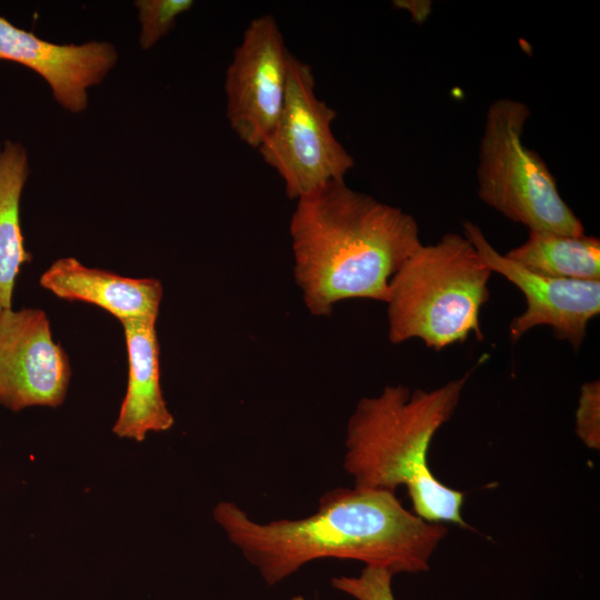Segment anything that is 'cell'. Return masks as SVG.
<instances>
[{
    "instance_id": "3957f363",
    "label": "cell",
    "mask_w": 600,
    "mask_h": 600,
    "mask_svg": "<svg viewBox=\"0 0 600 600\" xmlns=\"http://www.w3.org/2000/svg\"><path fill=\"white\" fill-rule=\"evenodd\" d=\"M470 373L431 390L387 386L378 396L362 398L344 440L343 466L354 487L394 492L404 486L418 517L466 526L464 494L432 474L428 452L438 430L453 416Z\"/></svg>"
},
{
    "instance_id": "30bf717a",
    "label": "cell",
    "mask_w": 600,
    "mask_h": 600,
    "mask_svg": "<svg viewBox=\"0 0 600 600\" xmlns=\"http://www.w3.org/2000/svg\"><path fill=\"white\" fill-rule=\"evenodd\" d=\"M0 60L33 70L63 109L80 113L88 107V89L103 81L116 66L118 52L107 41L53 43L0 16Z\"/></svg>"
},
{
    "instance_id": "d6986e66",
    "label": "cell",
    "mask_w": 600,
    "mask_h": 600,
    "mask_svg": "<svg viewBox=\"0 0 600 600\" xmlns=\"http://www.w3.org/2000/svg\"><path fill=\"white\" fill-rule=\"evenodd\" d=\"M291 600H304V598L298 596V597L292 598Z\"/></svg>"
},
{
    "instance_id": "7a4b0ae2",
    "label": "cell",
    "mask_w": 600,
    "mask_h": 600,
    "mask_svg": "<svg viewBox=\"0 0 600 600\" xmlns=\"http://www.w3.org/2000/svg\"><path fill=\"white\" fill-rule=\"evenodd\" d=\"M289 230L294 279L314 317L349 299L386 303L392 276L422 244L411 214L344 180L297 199Z\"/></svg>"
},
{
    "instance_id": "e0dca14e",
    "label": "cell",
    "mask_w": 600,
    "mask_h": 600,
    "mask_svg": "<svg viewBox=\"0 0 600 600\" xmlns=\"http://www.w3.org/2000/svg\"><path fill=\"white\" fill-rule=\"evenodd\" d=\"M576 433L590 449H600V382L582 384L576 410Z\"/></svg>"
},
{
    "instance_id": "5bb4252c",
    "label": "cell",
    "mask_w": 600,
    "mask_h": 600,
    "mask_svg": "<svg viewBox=\"0 0 600 600\" xmlns=\"http://www.w3.org/2000/svg\"><path fill=\"white\" fill-rule=\"evenodd\" d=\"M504 256L539 274L600 280V240L594 236L529 231L528 239Z\"/></svg>"
},
{
    "instance_id": "277c9868",
    "label": "cell",
    "mask_w": 600,
    "mask_h": 600,
    "mask_svg": "<svg viewBox=\"0 0 600 600\" xmlns=\"http://www.w3.org/2000/svg\"><path fill=\"white\" fill-rule=\"evenodd\" d=\"M491 274L464 234L450 232L422 243L389 282L390 342L416 338L440 351L471 334L481 341L480 312L490 297Z\"/></svg>"
},
{
    "instance_id": "2e32d148",
    "label": "cell",
    "mask_w": 600,
    "mask_h": 600,
    "mask_svg": "<svg viewBox=\"0 0 600 600\" xmlns=\"http://www.w3.org/2000/svg\"><path fill=\"white\" fill-rule=\"evenodd\" d=\"M392 574L382 568L364 567L358 577H334L332 587L357 600H396Z\"/></svg>"
},
{
    "instance_id": "4fadbf2b",
    "label": "cell",
    "mask_w": 600,
    "mask_h": 600,
    "mask_svg": "<svg viewBox=\"0 0 600 600\" xmlns=\"http://www.w3.org/2000/svg\"><path fill=\"white\" fill-rule=\"evenodd\" d=\"M28 177L24 147L10 140L0 143V313L11 309L17 276L32 259L20 224V200Z\"/></svg>"
},
{
    "instance_id": "52a82bcc",
    "label": "cell",
    "mask_w": 600,
    "mask_h": 600,
    "mask_svg": "<svg viewBox=\"0 0 600 600\" xmlns=\"http://www.w3.org/2000/svg\"><path fill=\"white\" fill-rule=\"evenodd\" d=\"M271 14L253 19L226 72L227 118L237 137L258 149L281 114L291 60Z\"/></svg>"
},
{
    "instance_id": "5b68a950",
    "label": "cell",
    "mask_w": 600,
    "mask_h": 600,
    "mask_svg": "<svg viewBox=\"0 0 600 600\" xmlns=\"http://www.w3.org/2000/svg\"><path fill=\"white\" fill-rule=\"evenodd\" d=\"M530 117L523 101L499 98L490 103L479 143L478 197L529 231L583 234L582 222L561 197L547 163L523 141Z\"/></svg>"
},
{
    "instance_id": "9c48e42d",
    "label": "cell",
    "mask_w": 600,
    "mask_h": 600,
    "mask_svg": "<svg viewBox=\"0 0 600 600\" xmlns=\"http://www.w3.org/2000/svg\"><path fill=\"white\" fill-rule=\"evenodd\" d=\"M70 377L69 358L52 339L43 310L11 308L0 313V403L13 411L59 407Z\"/></svg>"
},
{
    "instance_id": "ac0fdd59",
    "label": "cell",
    "mask_w": 600,
    "mask_h": 600,
    "mask_svg": "<svg viewBox=\"0 0 600 600\" xmlns=\"http://www.w3.org/2000/svg\"><path fill=\"white\" fill-rule=\"evenodd\" d=\"M393 3L396 7L407 10L418 22L423 21L429 13L428 8L430 7V4H426V2L394 1Z\"/></svg>"
},
{
    "instance_id": "9a60e30c",
    "label": "cell",
    "mask_w": 600,
    "mask_h": 600,
    "mask_svg": "<svg viewBox=\"0 0 600 600\" xmlns=\"http://www.w3.org/2000/svg\"><path fill=\"white\" fill-rule=\"evenodd\" d=\"M193 4L192 0L134 1L141 24L140 47L144 50L152 48L174 27L177 18L190 10Z\"/></svg>"
},
{
    "instance_id": "8fae6325",
    "label": "cell",
    "mask_w": 600,
    "mask_h": 600,
    "mask_svg": "<svg viewBox=\"0 0 600 600\" xmlns=\"http://www.w3.org/2000/svg\"><path fill=\"white\" fill-rule=\"evenodd\" d=\"M40 284L61 299L98 306L120 322H157L163 292L159 280L121 277L86 267L72 257L54 261Z\"/></svg>"
},
{
    "instance_id": "8992f818",
    "label": "cell",
    "mask_w": 600,
    "mask_h": 600,
    "mask_svg": "<svg viewBox=\"0 0 600 600\" xmlns=\"http://www.w3.org/2000/svg\"><path fill=\"white\" fill-rule=\"evenodd\" d=\"M310 64L291 56L284 104L278 122L258 148L262 159L299 199L331 181L344 180L354 159L336 138L337 111L314 91Z\"/></svg>"
},
{
    "instance_id": "6da1fadb",
    "label": "cell",
    "mask_w": 600,
    "mask_h": 600,
    "mask_svg": "<svg viewBox=\"0 0 600 600\" xmlns=\"http://www.w3.org/2000/svg\"><path fill=\"white\" fill-rule=\"evenodd\" d=\"M213 518L268 586L324 558L358 560L392 576L423 572L448 532L408 511L394 492L357 487L328 491L314 513L298 520L256 522L230 501L219 502Z\"/></svg>"
},
{
    "instance_id": "ba28073f",
    "label": "cell",
    "mask_w": 600,
    "mask_h": 600,
    "mask_svg": "<svg viewBox=\"0 0 600 600\" xmlns=\"http://www.w3.org/2000/svg\"><path fill=\"white\" fill-rule=\"evenodd\" d=\"M463 230L486 266L524 296L526 309L509 327L511 341L517 342L536 327L547 326L556 338L578 350L589 322L600 313V280L563 279L532 272L498 252L476 223L464 221Z\"/></svg>"
},
{
    "instance_id": "7c38bea8",
    "label": "cell",
    "mask_w": 600,
    "mask_h": 600,
    "mask_svg": "<svg viewBox=\"0 0 600 600\" xmlns=\"http://www.w3.org/2000/svg\"><path fill=\"white\" fill-rule=\"evenodd\" d=\"M128 354V386L112 431L143 441L150 431H166L174 422L160 387L156 322L122 321Z\"/></svg>"
}]
</instances>
